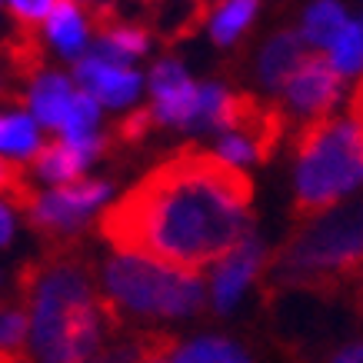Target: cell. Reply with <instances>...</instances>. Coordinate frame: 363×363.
<instances>
[{
	"label": "cell",
	"mask_w": 363,
	"mask_h": 363,
	"mask_svg": "<svg viewBox=\"0 0 363 363\" xmlns=\"http://www.w3.org/2000/svg\"><path fill=\"white\" fill-rule=\"evenodd\" d=\"M111 140L107 137H80V140H60L54 137L50 143L37 147V154L30 157V170L37 177H44L50 184H70V180H80L84 170H87L90 160H97L100 154H107Z\"/></svg>",
	"instance_id": "cell-8"
},
{
	"label": "cell",
	"mask_w": 363,
	"mask_h": 363,
	"mask_svg": "<svg viewBox=\"0 0 363 363\" xmlns=\"http://www.w3.org/2000/svg\"><path fill=\"white\" fill-rule=\"evenodd\" d=\"M13 237V217H11V210L0 203V247H7Z\"/></svg>",
	"instance_id": "cell-26"
},
{
	"label": "cell",
	"mask_w": 363,
	"mask_h": 363,
	"mask_svg": "<svg viewBox=\"0 0 363 363\" xmlns=\"http://www.w3.org/2000/svg\"><path fill=\"white\" fill-rule=\"evenodd\" d=\"M213 130L243 137L257 150V164H267L274 157L277 143H284L286 137V107L267 104L247 90L223 94L220 107L213 113Z\"/></svg>",
	"instance_id": "cell-6"
},
{
	"label": "cell",
	"mask_w": 363,
	"mask_h": 363,
	"mask_svg": "<svg viewBox=\"0 0 363 363\" xmlns=\"http://www.w3.org/2000/svg\"><path fill=\"white\" fill-rule=\"evenodd\" d=\"M40 147V133L37 123L23 113H11V117H0V150L13 157H33Z\"/></svg>",
	"instance_id": "cell-19"
},
{
	"label": "cell",
	"mask_w": 363,
	"mask_h": 363,
	"mask_svg": "<svg viewBox=\"0 0 363 363\" xmlns=\"http://www.w3.org/2000/svg\"><path fill=\"white\" fill-rule=\"evenodd\" d=\"M140 4H147V7H150V4H157V0H140Z\"/></svg>",
	"instance_id": "cell-27"
},
{
	"label": "cell",
	"mask_w": 363,
	"mask_h": 363,
	"mask_svg": "<svg viewBox=\"0 0 363 363\" xmlns=\"http://www.w3.org/2000/svg\"><path fill=\"white\" fill-rule=\"evenodd\" d=\"M27 333H30V320H27V307L21 300L0 303V363L30 360Z\"/></svg>",
	"instance_id": "cell-15"
},
{
	"label": "cell",
	"mask_w": 363,
	"mask_h": 363,
	"mask_svg": "<svg viewBox=\"0 0 363 363\" xmlns=\"http://www.w3.org/2000/svg\"><path fill=\"white\" fill-rule=\"evenodd\" d=\"M360 27H363V23H360Z\"/></svg>",
	"instance_id": "cell-29"
},
{
	"label": "cell",
	"mask_w": 363,
	"mask_h": 363,
	"mask_svg": "<svg viewBox=\"0 0 363 363\" xmlns=\"http://www.w3.org/2000/svg\"><path fill=\"white\" fill-rule=\"evenodd\" d=\"M264 290L300 286L363 310V197L290 227L260 270Z\"/></svg>",
	"instance_id": "cell-2"
},
{
	"label": "cell",
	"mask_w": 363,
	"mask_h": 363,
	"mask_svg": "<svg viewBox=\"0 0 363 363\" xmlns=\"http://www.w3.org/2000/svg\"><path fill=\"white\" fill-rule=\"evenodd\" d=\"M343 23H347V13L337 0H313L303 13V37L313 47H330L343 30Z\"/></svg>",
	"instance_id": "cell-16"
},
{
	"label": "cell",
	"mask_w": 363,
	"mask_h": 363,
	"mask_svg": "<svg viewBox=\"0 0 363 363\" xmlns=\"http://www.w3.org/2000/svg\"><path fill=\"white\" fill-rule=\"evenodd\" d=\"M253 13H257V0H227V4H220L217 17L210 21V37H213V44H220V47L233 44V40L253 23Z\"/></svg>",
	"instance_id": "cell-18"
},
{
	"label": "cell",
	"mask_w": 363,
	"mask_h": 363,
	"mask_svg": "<svg viewBox=\"0 0 363 363\" xmlns=\"http://www.w3.org/2000/svg\"><path fill=\"white\" fill-rule=\"evenodd\" d=\"M0 194L11 200L21 213H27L40 197V190L30 184V174L11 157H0Z\"/></svg>",
	"instance_id": "cell-20"
},
{
	"label": "cell",
	"mask_w": 363,
	"mask_h": 363,
	"mask_svg": "<svg viewBox=\"0 0 363 363\" xmlns=\"http://www.w3.org/2000/svg\"><path fill=\"white\" fill-rule=\"evenodd\" d=\"M253 180L240 164L184 143L100 213L117 253L203 274L253 233Z\"/></svg>",
	"instance_id": "cell-1"
},
{
	"label": "cell",
	"mask_w": 363,
	"mask_h": 363,
	"mask_svg": "<svg viewBox=\"0 0 363 363\" xmlns=\"http://www.w3.org/2000/svg\"><path fill=\"white\" fill-rule=\"evenodd\" d=\"M294 223L330 210L343 194L363 184V137L350 117H337L333 111L300 123L294 133Z\"/></svg>",
	"instance_id": "cell-3"
},
{
	"label": "cell",
	"mask_w": 363,
	"mask_h": 363,
	"mask_svg": "<svg viewBox=\"0 0 363 363\" xmlns=\"http://www.w3.org/2000/svg\"><path fill=\"white\" fill-rule=\"evenodd\" d=\"M343 77L337 70V64L330 60V54H310L297 64V70L286 77L284 84V97L286 107L294 113H300L303 121L320 117V113H330L337 107V100L343 94Z\"/></svg>",
	"instance_id": "cell-7"
},
{
	"label": "cell",
	"mask_w": 363,
	"mask_h": 363,
	"mask_svg": "<svg viewBox=\"0 0 363 363\" xmlns=\"http://www.w3.org/2000/svg\"><path fill=\"white\" fill-rule=\"evenodd\" d=\"M150 90H154V111L160 123H184L194 117L200 100V87L187 77V70L177 60H160L150 70Z\"/></svg>",
	"instance_id": "cell-10"
},
{
	"label": "cell",
	"mask_w": 363,
	"mask_h": 363,
	"mask_svg": "<svg viewBox=\"0 0 363 363\" xmlns=\"http://www.w3.org/2000/svg\"><path fill=\"white\" fill-rule=\"evenodd\" d=\"M54 0H11V13L17 23H40L50 13Z\"/></svg>",
	"instance_id": "cell-24"
},
{
	"label": "cell",
	"mask_w": 363,
	"mask_h": 363,
	"mask_svg": "<svg viewBox=\"0 0 363 363\" xmlns=\"http://www.w3.org/2000/svg\"><path fill=\"white\" fill-rule=\"evenodd\" d=\"M170 360H177V363H243V360H253V357H250V350H243L240 343L207 337V340L180 343Z\"/></svg>",
	"instance_id": "cell-17"
},
{
	"label": "cell",
	"mask_w": 363,
	"mask_h": 363,
	"mask_svg": "<svg viewBox=\"0 0 363 363\" xmlns=\"http://www.w3.org/2000/svg\"><path fill=\"white\" fill-rule=\"evenodd\" d=\"M160 127V121H157V111L154 107H140V111L127 113L117 127H113V140L123 143V147H137V143H143L150 133Z\"/></svg>",
	"instance_id": "cell-23"
},
{
	"label": "cell",
	"mask_w": 363,
	"mask_h": 363,
	"mask_svg": "<svg viewBox=\"0 0 363 363\" xmlns=\"http://www.w3.org/2000/svg\"><path fill=\"white\" fill-rule=\"evenodd\" d=\"M307 57V37L297 30H280L264 44L257 57V80L267 90H284L286 77L297 70V64Z\"/></svg>",
	"instance_id": "cell-12"
},
{
	"label": "cell",
	"mask_w": 363,
	"mask_h": 363,
	"mask_svg": "<svg viewBox=\"0 0 363 363\" xmlns=\"http://www.w3.org/2000/svg\"><path fill=\"white\" fill-rule=\"evenodd\" d=\"M330 60L337 64L340 74H357L363 67V27L360 23H343L337 40L330 44Z\"/></svg>",
	"instance_id": "cell-21"
},
{
	"label": "cell",
	"mask_w": 363,
	"mask_h": 363,
	"mask_svg": "<svg viewBox=\"0 0 363 363\" xmlns=\"http://www.w3.org/2000/svg\"><path fill=\"white\" fill-rule=\"evenodd\" d=\"M47 37L64 57H80L87 44V23L80 17L77 0H54L47 13Z\"/></svg>",
	"instance_id": "cell-14"
},
{
	"label": "cell",
	"mask_w": 363,
	"mask_h": 363,
	"mask_svg": "<svg viewBox=\"0 0 363 363\" xmlns=\"http://www.w3.org/2000/svg\"><path fill=\"white\" fill-rule=\"evenodd\" d=\"M100 284L123 317L180 320L197 317L207 307V290L200 274L160 267L130 253H117L100 267Z\"/></svg>",
	"instance_id": "cell-4"
},
{
	"label": "cell",
	"mask_w": 363,
	"mask_h": 363,
	"mask_svg": "<svg viewBox=\"0 0 363 363\" xmlns=\"http://www.w3.org/2000/svg\"><path fill=\"white\" fill-rule=\"evenodd\" d=\"M77 4H87V0H77Z\"/></svg>",
	"instance_id": "cell-28"
},
{
	"label": "cell",
	"mask_w": 363,
	"mask_h": 363,
	"mask_svg": "<svg viewBox=\"0 0 363 363\" xmlns=\"http://www.w3.org/2000/svg\"><path fill=\"white\" fill-rule=\"evenodd\" d=\"M107 197H111V184L104 180H70L50 194H40L23 217L40 237H47V243L64 240V237H77L90 210L100 207Z\"/></svg>",
	"instance_id": "cell-5"
},
{
	"label": "cell",
	"mask_w": 363,
	"mask_h": 363,
	"mask_svg": "<svg viewBox=\"0 0 363 363\" xmlns=\"http://www.w3.org/2000/svg\"><path fill=\"white\" fill-rule=\"evenodd\" d=\"M77 84L107 107H123L140 94V74H133L130 67L111 64L97 54L84 57L77 64Z\"/></svg>",
	"instance_id": "cell-11"
},
{
	"label": "cell",
	"mask_w": 363,
	"mask_h": 363,
	"mask_svg": "<svg viewBox=\"0 0 363 363\" xmlns=\"http://www.w3.org/2000/svg\"><path fill=\"white\" fill-rule=\"evenodd\" d=\"M267 264L264 243L257 240V233L243 237L237 247H233L220 264H217V274H213V286H210V303L217 313H227V310L240 300V294L247 290L253 277H260Z\"/></svg>",
	"instance_id": "cell-9"
},
{
	"label": "cell",
	"mask_w": 363,
	"mask_h": 363,
	"mask_svg": "<svg viewBox=\"0 0 363 363\" xmlns=\"http://www.w3.org/2000/svg\"><path fill=\"white\" fill-rule=\"evenodd\" d=\"M27 104H30L33 117L47 127H64L67 113H70V104H74V90H70V80L64 74H47V77L33 80V90L27 94Z\"/></svg>",
	"instance_id": "cell-13"
},
{
	"label": "cell",
	"mask_w": 363,
	"mask_h": 363,
	"mask_svg": "<svg viewBox=\"0 0 363 363\" xmlns=\"http://www.w3.org/2000/svg\"><path fill=\"white\" fill-rule=\"evenodd\" d=\"M330 360L337 363H363V343H353V347H337L330 353Z\"/></svg>",
	"instance_id": "cell-25"
},
{
	"label": "cell",
	"mask_w": 363,
	"mask_h": 363,
	"mask_svg": "<svg viewBox=\"0 0 363 363\" xmlns=\"http://www.w3.org/2000/svg\"><path fill=\"white\" fill-rule=\"evenodd\" d=\"M97 121H100V100L84 90V94H77L74 104H70V113H67V121H64V133L70 140L90 137L94 127H97Z\"/></svg>",
	"instance_id": "cell-22"
}]
</instances>
